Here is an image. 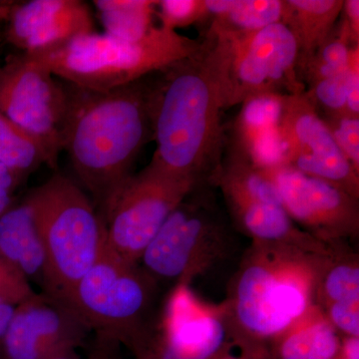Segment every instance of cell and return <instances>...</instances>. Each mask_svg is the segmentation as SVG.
<instances>
[{
	"mask_svg": "<svg viewBox=\"0 0 359 359\" xmlns=\"http://www.w3.org/2000/svg\"><path fill=\"white\" fill-rule=\"evenodd\" d=\"M154 76L153 73L108 91L66 82L69 100L63 151L77 183L104 221L118 194L134 176L141 151L154 140Z\"/></svg>",
	"mask_w": 359,
	"mask_h": 359,
	"instance_id": "6da1fadb",
	"label": "cell"
},
{
	"mask_svg": "<svg viewBox=\"0 0 359 359\" xmlns=\"http://www.w3.org/2000/svg\"><path fill=\"white\" fill-rule=\"evenodd\" d=\"M223 110L218 49L207 32L194 53L155 73L152 159L176 176L212 184L223 155Z\"/></svg>",
	"mask_w": 359,
	"mask_h": 359,
	"instance_id": "7a4b0ae2",
	"label": "cell"
},
{
	"mask_svg": "<svg viewBox=\"0 0 359 359\" xmlns=\"http://www.w3.org/2000/svg\"><path fill=\"white\" fill-rule=\"evenodd\" d=\"M327 257L282 245H252L224 308L229 327L255 339L280 337L316 306Z\"/></svg>",
	"mask_w": 359,
	"mask_h": 359,
	"instance_id": "3957f363",
	"label": "cell"
},
{
	"mask_svg": "<svg viewBox=\"0 0 359 359\" xmlns=\"http://www.w3.org/2000/svg\"><path fill=\"white\" fill-rule=\"evenodd\" d=\"M200 44L201 40L155 26L138 40L92 32L52 50L29 55L62 81L80 88L108 91L164 69L191 55Z\"/></svg>",
	"mask_w": 359,
	"mask_h": 359,
	"instance_id": "277c9868",
	"label": "cell"
},
{
	"mask_svg": "<svg viewBox=\"0 0 359 359\" xmlns=\"http://www.w3.org/2000/svg\"><path fill=\"white\" fill-rule=\"evenodd\" d=\"M43 240L48 264L47 294L67 299L78 280L106 248L105 221L76 181L55 173L25 199Z\"/></svg>",
	"mask_w": 359,
	"mask_h": 359,
	"instance_id": "5b68a950",
	"label": "cell"
},
{
	"mask_svg": "<svg viewBox=\"0 0 359 359\" xmlns=\"http://www.w3.org/2000/svg\"><path fill=\"white\" fill-rule=\"evenodd\" d=\"M157 285L139 263L122 259L106 245L66 302L99 339L131 347L156 325Z\"/></svg>",
	"mask_w": 359,
	"mask_h": 359,
	"instance_id": "8992f818",
	"label": "cell"
},
{
	"mask_svg": "<svg viewBox=\"0 0 359 359\" xmlns=\"http://www.w3.org/2000/svg\"><path fill=\"white\" fill-rule=\"evenodd\" d=\"M210 186L196 187L144 250L139 264L156 283L188 285L228 254V226Z\"/></svg>",
	"mask_w": 359,
	"mask_h": 359,
	"instance_id": "52a82bcc",
	"label": "cell"
},
{
	"mask_svg": "<svg viewBox=\"0 0 359 359\" xmlns=\"http://www.w3.org/2000/svg\"><path fill=\"white\" fill-rule=\"evenodd\" d=\"M207 32L215 37L218 49L224 110L262 94L306 91L297 70V40L283 23L252 32Z\"/></svg>",
	"mask_w": 359,
	"mask_h": 359,
	"instance_id": "ba28073f",
	"label": "cell"
},
{
	"mask_svg": "<svg viewBox=\"0 0 359 359\" xmlns=\"http://www.w3.org/2000/svg\"><path fill=\"white\" fill-rule=\"evenodd\" d=\"M212 184L221 189L233 221L254 244L294 248L318 256L334 252V247L290 219L271 180L237 149L231 148L222 161Z\"/></svg>",
	"mask_w": 359,
	"mask_h": 359,
	"instance_id": "9c48e42d",
	"label": "cell"
},
{
	"mask_svg": "<svg viewBox=\"0 0 359 359\" xmlns=\"http://www.w3.org/2000/svg\"><path fill=\"white\" fill-rule=\"evenodd\" d=\"M67 84L29 54H9L0 65V113L43 149L55 170L63 152Z\"/></svg>",
	"mask_w": 359,
	"mask_h": 359,
	"instance_id": "30bf717a",
	"label": "cell"
},
{
	"mask_svg": "<svg viewBox=\"0 0 359 359\" xmlns=\"http://www.w3.org/2000/svg\"><path fill=\"white\" fill-rule=\"evenodd\" d=\"M199 185L151 160L123 187L106 215L108 249L126 261L139 263L172 212Z\"/></svg>",
	"mask_w": 359,
	"mask_h": 359,
	"instance_id": "8fae6325",
	"label": "cell"
},
{
	"mask_svg": "<svg viewBox=\"0 0 359 359\" xmlns=\"http://www.w3.org/2000/svg\"><path fill=\"white\" fill-rule=\"evenodd\" d=\"M304 92L283 96L278 130L285 166L334 184L358 199L359 173L342 154Z\"/></svg>",
	"mask_w": 359,
	"mask_h": 359,
	"instance_id": "7c38bea8",
	"label": "cell"
},
{
	"mask_svg": "<svg viewBox=\"0 0 359 359\" xmlns=\"http://www.w3.org/2000/svg\"><path fill=\"white\" fill-rule=\"evenodd\" d=\"M262 171L276 186L290 219L309 235L332 247L358 238V199L334 184L292 168Z\"/></svg>",
	"mask_w": 359,
	"mask_h": 359,
	"instance_id": "4fadbf2b",
	"label": "cell"
},
{
	"mask_svg": "<svg viewBox=\"0 0 359 359\" xmlns=\"http://www.w3.org/2000/svg\"><path fill=\"white\" fill-rule=\"evenodd\" d=\"M90 328L69 302L34 292L14 309L4 359H51L75 351Z\"/></svg>",
	"mask_w": 359,
	"mask_h": 359,
	"instance_id": "5bb4252c",
	"label": "cell"
},
{
	"mask_svg": "<svg viewBox=\"0 0 359 359\" xmlns=\"http://www.w3.org/2000/svg\"><path fill=\"white\" fill-rule=\"evenodd\" d=\"M6 22L4 39L26 54L52 50L95 32L91 8L81 0L13 2Z\"/></svg>",
	"mask_w": 359,
	"mask_h": 359,
	"instance_id": "9a60e30c",
	"label": "cell"
},
{
	"mask_svg": "<svg viewBox=\"0 0 359 359\" xmlns=\"http://www.w3.org/2000/svg\"><path fill=\"white\" fill-rule=\"evenodd\" d=\"M160 327L180 353L193 359H212L228 337L226 309L205 306L188 285H177Z\"/></svg>",
	"mask_w": 359,
	"mask_h": 359,
	"instance_id": "2e32d148",
	"label": "cell"
},
{
	"mask_svg": "<svg viewBox=\"0 0 359 359\" xmlns=\"http://www.w3.org/2000/svg\"><path fill=\"white\" fill-rule=\"evenodd\" d=\"M283 96L262 94L247 99L236 120L233 147L261 170L285 166L280 124Z\"/></svg>",
	"mask_w": 359,
	"mask_h": 359,
	"instance_id": "e0dca14e",
	"label": "cell"
},
{
	"mask_svg": "<svg viewBox=\"0 0 359 359\" xmlns=\"http://www.w3.org/2000/svg\"><path fill=\"white\" fill-rule=\"evenodd\" d=\"M0 252L30 285L49 287L44 243L29 205L22 200L0 217Z\"/></svg>",
	"mask_w": 359,
	"mask_h": 359,
	"instance_id": "ac0fdd59",
	"label": "cell"
},
{
	"mask_svg": "<svg viewBox=\"0 0 359 359\" xmlns=\"http://www.w3.org/2000/svg\"><path fill=\"white\" fill-rule=\"evenodd\" d=\"M283 4L282 23L297 40L299 70L334 32L344 0H283Z\"/></svg>",
	"mask_w": 359,
	"mask_h": 359,
	"instance_id": "d6986e66",
	"label": "cell"
},
{
	"mask_svg": "<svg viewBox=\"0 0 359 359\" xmlns=\"http://www.w3.org/2000/svg\"><path fill=\"white\" fill-rule=\"evenodd\" d=\"M276 340L280 359H335L341 351L339 332L316 304Z\"/></svg>",
	"mask_w": 359,
	"mask_h": 359,
	"instance_id": "ffe728a7",
	"label": "cell"
},
{
	"mask_svg": "<svg viewBox=\"0 0 359 359\" xmlns=\"http://www.w3.org/2000/svg\"><path fill=\"white\" fill-rule=\"evenodd\" d=\"M210 30L219 32H256L282 22L283 0H205Z\"/></svg>",
	"mask_w": 359,
	"mask_h": 359,
	"instance_id": "44dd1931",
	"label": "cell"
},
{
	"mask_svg": "<svg viewBox=\"0 0 359 359\" xmlns=\"http://www.w3.org/2000/svg\"><path fill=\"white\" fill-rule=\"evenodd\" d=\"M104 33L123 40H138L155 27V0H95Z\"/></svg>",
	"mask_w": 359,
	"mask_h": 359,
	"instance_id": "7402d4cb",
	"label": "cell"
},
{
	"mask_svg": "<svg viewBox=\"0 0 359 359\" xmlns=\"http://www.w3.org/2000/svg\"><path fill=\"white\" fill-rule=\"evenodd\" d=\"M334 302L359 304L358 257L339 247L323 261L316 290V304L320 309Z\"/></svg>",
	"mask_w": 359,
	"mask_h": 359,
	"instance_id": "603a6c76",
	"label": "cell"
},
{
	"mask_svg": "<svg viewBox=\"0 0 359 359\" xmlns=\"http://www.w3.org/2000/svg\"><path fill=\"white\" fill-rule=\"evenodd\" d=\"M0 163L25 182L47 158L43 149L32 136L0 113Z\"/></svg>",
	"mask_w": 359,
	"mask_h": 359,
	"instance_id": "cb8c5ba5",
	"label": "cell"
},
{
	"mask_svg": "<svg viewBox=\"0 0 359 359\" xmlns=\"http://www.w3.org/2000/svg\"><path fill=\"white\" fill-rule=\"evenodd\" d=\"M353 46L346 26L340 25L339 32H332L313 55L299 68L302 81L309 86L320 80L346 73Z\"/></svg>",
	"mask_w": 359,
	"mask_h": 359,
	"instance_id": "d4e9b609",
	"label": "cell"
},
{
	"mask_svg": "<svg viewBox=\"0 0 359 359\" xmlns=\"http://www.w3.org/2000/svg\"><path fill=\"white\" fill-rule=\"evenodd\" d=\"M347 72L309 85L304 92L320 117L346 114Z\"/></svg>",
	"mask_w": 359,
	"mask_h": 359,
	"instance_id": "484cf974",
	"label": "cell"
},
{
	"mask_svg": "<svg viewBox=\"0 0 359 359\" xmlns=\"http://www.w3.org/2000/svg\"><path fill=\"white\" fill-rule=\"evenodd\" d=\"M156 18L162 27L176 32L177 28L207 20L205 0H160Z\"/></svg>",
	"mask_w": 359,
	"mask_h": 359,
	"instance_id": "4316f807",
	"label": "cell"
},
{
	"mask_svg": "<svg viewBox=\"0 0 359 359\" xmlns=\"http://www.w3.org/2000/svg\"><path fill=\"white\" fill-rule=\"evenodd\" d=\"M342 154L359 173V118L348 115L321 117Z\"/></svg>",
	"mask_w": 359,
	"mask_h": 359,
	"instance_id": "83f0119b",
	"label": "cell"
},
{
	"mask_svg": "<svg viewBox=\"0 0 359 359\" xmlns=\"http://www.w3.org/2000/svg\"><path fill=\"white\" fill-rule=\"evenodd\" d=\"M130 348L136 359H193L180 353L158 325Z\"/></svg>",
	"mask_w": 359,
	"mask_h": 359,
	"instance_id": "f1b7e54d",
	"label": "cell"
},
{
	"mask_svg": "<svg viewBox=\"0 0 359 359\" xmlns=\"http://www.w3.org/2000/svg\"><path fill=\"white\" fill-rule=\"evenodd\" d=\"M34 292L32 285L0 252V297L18 306Z\"/></svg>",
	"mask_w": 359,
	"mask_h": 359,
	"instance_id": "f546056e",
	"label": "cell"
},
{
	"mask_svg": "<svg viewBox=\"0 0 359 359\" xmlns=\"http://www.w3.org/2000/svg\"><path fill=\"white\" fill-rule=\"evenodd\" d=\"M359 304L334 302L323 309L337 332L347 337H359Z\"/></svg>",
	"mask_w": 359,
	"mask_h": 359,
	"instance_id": "4dcf8cb0",
	"label": "cell"
},
{
	"mask_svg": "<svg viewBox=\"0 0 359 359\" xmlns=\"http://www.w3.org/2000/svg\"><path fill=\"white\" fill-rule=\"evenodd\" d=\"M346 115L359 118V45H354L351 52L347 72Z\"/></svg>",
	"mask_w": 359,
	"mask_h": 359,
	"instance_id": "1f68e13d",
	"label": "cell"
},
{
	"mask_svg": "<svg viewBox=\"0 0 359 359\" xmlns=\"http://www.w3.org/2000/svg\"><path fill=\"white\" fill-rule=\"evenodd\" d=\"M25 182L6 165L0 163V217L14 205V193Z\"/></svg>",
	"mask_w": 359,
	"mask_h": 359,
	"instance_id": "d6a6232c",
	"label": "cell"
},
{
	"mask_svg": "<svg viewBox=\"0 0 359 359\" xmlns=\"http://www.w3.org/2000/svg\"><path fill=\"white\" fill-rule=\"evenodd\" d=\"M341 23L348 32L351 44L359 45V1L358 0H346L342 7Z\"/></svg>",
	"mask_w": 359,
	"mask_h": 359,
	"instance_id": "836d02e7",
	"label": "cell"
},
{
	"mask_svg": "<svg viewBox=\"0 0 359 359\" xmlns=\"http://www.w3.org/2000/svg\"><path fill=\"white\" fill-rule=\"evenodd\" d=\"M15 304L0 297V359H4V344L7 330L13 318Z\"/></svg>",
	"mask_w": 359,
	"mask_h": 359,
	"instance_id": "e575fe53",
	"label": "cell"
},
{
	"mask_svg": "<svg viewBox=\"0 0 359 359\" xmlns=\"http://www.w3.org/2000/svg\"><path fill=\"white\" fill-rule=\"evenodd\" d=\"M101 340V344L99 346L98 349H96L95 353L91 354L87 359H114V353H113L112 348L114 347L115 344L112 342L105 341ZM51 359H83L80 358L75 351H66L55 356Z\"/></svg>",
	"mask_w": 359,
	"mask_h": 359,
	"instance_id": "d590c367",
	"label": "cell"
},
{
	"mask_svg": "<svg viewBox=\"0 0 359 359\" xmlns=\"http://www.w3.org/2000/svg\"><path fill=\"white\" fill-rule=\"evenodd\" d=\"M344 359H359V339L358 337H346L341 341V351Z\"/></svg>",
	"mask_w": 359,
	"mask_h": 359,
	"instance_id": "8d00e7d4",
	"label": "cell"
},
{
	"mask_svg": "<svg viewBox=\"0 0 359 359\" xmlns=\"http://www.w3.org/2000/svg\"><path fill=\"white\" fill-rule=\"evenodd\" d=\"M13 4V1H0V25L4 21L6 22Z\"/></svg>",
	"mask_w": 359,
	"mask_h": 359,
	"instance_id": "74e56055",
	"label": "cell"
},
{
	"mask_svg": "<svg viewBox=\"0 0 359 359\" xmlns=\"http://www.w3.org/2000/svg\"><path fill=\"white\" fill-rule=\"evenodd\" d=\"M342 359H344V358H342Z\"/></svg>",
	"mask_w": 359,
	"mask_h": 359,
	"instance_id": "f35d334b",
	"label": "cell"
}]
</instances>
